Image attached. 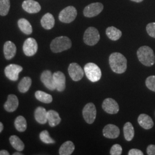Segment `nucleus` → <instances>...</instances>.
I'll list each match as a JSON object with an SVG mask.
<instances>
[{"mask_svg":"<svg viewBox=\"0 0 155 155\" xmlns=\"http://www.w3.org/2000/svg\"><path fill=\"white\" fill-rule=\"evenodd\" d=\"M38 49V45L36 40L32 38L27 39L23 45V51L27 56L35 55Z\"/></svg>","mask_w":155,"mask_h":155,"instance_id":"10","label":"nucleus"},{"mask_svg":"<svg viewBox=\"0 0 155 155\" xmlns=\"http://www.w3.org/2000/svg\"><path fill=\"white\" fill-rule=\"evenodd\" d=\"M129 155H143L144 153L141 150L138 149H132L130 150L129 153Z\"/></svg>","mask_w":155,"mask_h":155,"instance_id":"37","label":"nucleus"},{"mask_svg":"<svg viewBox=\"0 0 155 155\" xmlns=\"http://www.w3.org/2000/svg\"><path fill=\"white\" fill-rule=\"evenodd\" d=\"M70 77L74 81H79L83 78L84 71L82 68L76 63H71L68 68Z\"/></svg>","mask_w":155,"mask_h":155,"instance_id":"9","label":"nucleus"},{"mask_svg":"<svg viewBox=\"0 0 155 155\" xmlns=\"http://www.w3.org/2000/svg\"><path fill=\"white\" fill-rule=\"evenodd\" d=\"M0 155H9V153L6 150H1L0 151Z\"/></svg>","mask_w":155,"mask_h":155,"instance_id":"38","label":"nucleus"},{"mask_svg":"<svg viewBox=\"0 0 155 155\" xmlns=\"http://www.w3.org/2000/svg\"><path fill=\"white\" fill-rule=\"evenodd\" d=\"M77 16V11L76 8L72 6H69L61 11L59 15V19L62 22L70 23L72 22Z\"/></svg>","mask_w":155,"mask_h":155,"instance_id":"6","label":"nucleus"},{"mask_svg":"<svg viewBox=\"0 0 155 155\" xmlns=\"http://www.w3.org/2000/svg\"><path fill=\"white\" fill-rule=\"evenodd\" d=\"M10 9V0H0V15L6 16Z\"/></svg>","mask_w":155,"mask_h":155,"instance_id":"31","label":"nucleus"},{"mask_svg":"<svg viewBox=\"0 0 155 155\" xmlns=\"http://www.w3.org/2000/svg\"><path fill=\"white\" fill-rule=\"evenodd\" d=\"M100 35L97 29L94 27H89L84 33L83 41L86 45L93 46L100 41Z\"/></svg>","mask_w":155,"mask_h":155,"instance_id":"5","label":"nucleus"},{"mask_svg":"<svg viewBox=\"0 0 155 155\" xmlns=\"http://www.w3.org/2000/svg\"><path fill=\"white\" fill-rule=\"evenodd\" d=\"M56 89L62 92L66 89V77L61 71H56L53 74Z\"/></svg>","mask_w":155,"mask_h":155,"instance_id":"14","label":"nucleus"},{"mask_svg":"<svg viewBox=\"0 0 155 155\" xmlns=\"http://www.w3.org/2000/svg\"><path fill=\"white\" fill-rule=\"evenodd\" d=\"M130 1H133V2H142L143 0H130Z\"/></svg>","mask_w":155,"mask_h":155,"instance_id":"40","label":"nucleus"},{"mask_svg":"<svg viewBox=\"0 0 155 155\" xmlns=\"http://www.w3.org/2000/svg\"><path fill=\"white\" fill-rule=\"evenodd\" d=\"M35 118L40 124H45L47 121V111L43 107H38L35 111Z\"/></svg>","mask_w":155,"mask_h":155,"instance_id":"20","label":"nucleus"},{"mask_svg":"<svg viewBox=\"0 0 155 155\" xmlns=\"http://www.w3.org/2000/svg\"><path fill=\"white\" fill-rule=\"evenodd\" d=\"M47 121L50 127H55L61 123V118L57 111L50 110L47 111Z\"/></svg>","mask_w":155,"mask_h":155,"instance_id":"21","label":"nucleus"},{"mask_svg":"<svg viewBox=\"0 0 155 155\" xmlns=\"http://www.w3.org/2000/svg\"><path fill=\"white\" fill-rule=\"evenodd\" d=\"M109 64L113 72L123 74L127 68V60L126 58L119 52L112 53L109 56Z\"/></svg>","mask_w":155,"mask_h":155,"instance_id":"1","label":"nucleus"},{"mask_svg":"<svg viewBox=\"0 0 155 155\" xmlns=\"http://www.w3.org/2000/svg\"><path fill=\"white\" fill-rule=\"evenodd\" d=\"M18 25L22 32L26 35L32 33V27L30 22L25 18H21L18 21Z\"/></svg>","mask_w":155,"mask_h":155,"instance_id":"25","label":"nucleus"},{"mask_svg":"<svg viewBox=\"0 0 155 155\" xmlns=\"http://www.w3.org/2000/svg\"><path fill=\"white\" fill-rule=\"evenodd\" d=\"M137 55L140 61L145 66H152L155 63V55L153 51L148 46H142L137 51Z\"/></svg>","mask_w":155,"mask_h":155,"instance_id":"2","label":"nucleus"},{"mask_svg":"<svg viewBox=\"0 0 155 155\" xmlns=\"http://www.w3.org/2000/svg\"><path fill=\"white\" fill-rule=\"evenodd\" d=\"M102 107L104 110L110 114H117L120 109L116 101L110 98H106L104 101Z\"/></svg>","mask_w":155,"mask_h":155,"instance_id":"12","label":"nucleus"},{"mask_svg":"<svg viewBox=\"0 0 155 155\" xmlns=\"http://www.w3.org/2000/svg\"><path fill=\"white\" fill-rule=\"evenodd\" d=\"M3 129H4V125L2 122H0V133L2 131Z\"/></svg>","mask_w":155,"mask_h":155,"instance_id":"39","label":"nucleus"},{"mask_svg":"<svg viewBox=\"0 0 155 155\" xmlns=\"http://www.w3.org/2000/svg\"><path fill=\"white\" fill-rule=\"evenodd\" d=\"M31 84H32V79H31V78L28 77L23 78L18 84V89L20 91V92L22 93H25L29 90V89L31 87Z\"/></svg>","mask_w":155,"mask_h":155,"instance_id":"27","label":"nucleus"},{"mask_svg":"<svg viewBox=\"0 0 155 155\" xmlns=\"http://www.w3.org/2000/svg\"><path fill=\"white\" fill-rule=\"evenodd\" d=\"M16 53V46L11 41H6L4 45V54L6 59L11 60Z\"/></svg>","mask_w":155,"mask_h":155,"instance_id":"18","label":"nucleus"},{"mask_svg":"<svg viewBox=\"0 0 155 155\" xmlns=\"http://www.w3.org/2000/svg\"><path fill=\"white\" fill-rule=\"evenodd\" d=\"M15 125L18 132H24L27 127V124L25 118L21 116L17 117L15 121Z\"/></svg>","mask_w":155,"mask_h":155,"instance_id":"29","label":"nucleus"},{"mask_svg":"<svg viewBox=\"0 0 155 155\" xmlns=\"http://www.w3.org/2000/svg\"><path fill=\"white\" fill-rule=\"evenodd\" d=\"M82 114L86 122L89 124H93L97 116V110L94 104L90 102L86 104L83 108Z\"/></svg>","mask_w":155,"mask_h":155,"instance_id":"7","label":"nucleus"},{"mask_svg":"<svg viewBox=\"0 0 155 155\" xmlns=\"http://www.w3.org/2000/svg\"><path fill=\"white\" fill-rule=\"evenodd\" d=\"M22 7L25 11L29 13H36L41 10L39 2L34 0H25L22 2Z\"/></svg>","mask_w":155,"mask_h":155,"instance_id":"16","label":"nucleus"},{"mask_svg":"<svg viewBox=\"0 0 155 155\" xmlns=\"http://www.w3.org/2000/svg\"><path fill=\"white\" fill-rule=\"evenodd\" d=\"M106 33L107 36L113 41L118 40L122 36V32L114 27H109L107 28Z\"/></svg>","mask_w":155,"mask_h":155,"instance_id":"24","label":"nucleus"},{"mask_svg":"<svg viewBox=\"0 0 155 155\" xmlns=\"http://www.w3.org/2000/svg\"><path fill=\"white\" fill-rule=\"evenodd\" d=\"M104 5L100 2H95L86 6L83 10V15L86 17L97 16L103 11Z\"/></svg>","mask_w":155,"mask_h":155,"instance_id":"8","label":"nucleus"},{"mask_svg":"<svg viewBox=\"0 0 155 155\" xmlns=\"http://www.w3.org/2000/svg\"><path fill=\"white\" fill-rule=\"evenodd\" d=\"M84 71L88 79L92 82L99 81L102 77L100 67L94 63H87L84 67Z\"/></svg>","mask_w":155,"mask_h":155,"instance_id":"4","label":"nucleus"},{"mask_svg":"<svg viewBox=\"0 0 155 155\" xmlns=\"http://www.w3.org/2000/svg\"><path fill=\"white\" fill-rule=\"evenodd\" d=\"M75 150V145L72 141H67L62 144L59 149V155H70Z\"/></svg>","mask_w":155,"mask_h":155,"instance_id":"23","label":"nucleus"},{"mask_svg":"<svg viewBox=\"0 0 155 155\" xmlns=\"http://www.w3.org/2000/svg\"><path fill=\"white\" fill-rule=\"evenodd\" d=\"M147 153L148 155H155V145L150 144L148 146Z\"/></svg>","mask_w":155,"mask_h":155,"instance_id":"36","label":"nucleus"},{"mask_svg":"<svg viewBox=\"0 0 155 155\" xmlns=\"http://www.w3.org/2000/svg\"><path fill=\"white\" fill-rule=\"evenodd\" d=\"M145 84L148 89L155 92V75H152L147 78L145 81Z\"/></svg>","mask_w":155,"mask_h":155,"instance_id":"33","label":"nucleus"},{"mask_svg":"<svg viewBox=\"0 0 155 155\" xmlns=\"http://www.w3.org/2000/svg\"><path fill=\"white\" fill-rule=\"evenodd\" d=\"M18 100L16 95L10 94L8 97L7 101L4 105V108L8 112H13L18 106Z\"/></svg>","mask_w":155,"mask_h":155,"instance_id":"17","label":"nucleus"},{"mask_svg":"<svg viewBox=\"0 0 155 155\" xmlns=\"http://www.w3.org/2000/svg\"><path fill=\"white\" fill-rule=\"evenodd\" d=\"M35 97L39 101L45 104H50L52 102V95L42 91H37L35 93Z\"/></svg>","mask_w":155,"mask_h":155,"instance_id":"30","label":"nucleus"},{"mask_svg":"<svg viewBox=\"0 0 155 155\" xmlns=\"http://www.w3.org/2000/svg\"><path fill=\"white\" fill-rule=\"evenodd\" d=\"M22 154L21 153H20V152H15V153H14L13 155H22Z\"/></svg>","mask_w":155,"mask_h":155,"instance_id":"41","label":"nucleus"},{"mask_svg":"<svg viewBox=\"0 0 155 155\" xmlns=\"http://www.w3.org/2000/svg\"><path fill=\"white\" fill-rule=\"evenodd\" d=\"M71 46V41L68 37L59 36L52 41L50 45V48L53 52L59 53L70 49Z\"/></svg>","mask_w":155,"mask_h":155,"instance_id":"3","label":"nucleus"},{"mask_svg":"<svg viewBox=\"0 0 155 155\" xmlns=\"http://www.w3.org/2000/svg\"><path fill=\"white\" fill-rule=\"evenodd\" d=\"M124 137L127 141L132 140L134 136V129L132 124L130 122H127L124 127Z\"/></svg>","mask_w":155,"mask_h":155,"instance_id":"26","label":"nucleus"},{"mask_svg":"<svg viewBox=\"0 0 155 155\" xmlns=\"http://www.w3.org/2000/svg\"><path fill=\"white\" fill-rule=\"evenodd\" d=\"M147 32L150 37L155 38V22L148 24L146 27Z\"/></svg>","mask_w":155,"mask_h":155,"instance_id":"35","label":"nucleus"},{"mask_svg":"<svg viewBox=\"0 0 155 155\" xmlns=\"http://www.w3.org/2000/svg\"><path fill=\"white\" fill-rule=\"evenodd\" d=\"M22 71V67L19 65L11 64L6 67L4 70L6 77L12 81H16L18 79L20 72Z\"/></svg>","mask_w":155,"mask_h":155,"instance_id":"11","label":"nucleus"},{"mask_svg":"<svg viewBox=\"0 0 155 155\" xmlns=\"http://www.w3.org/2000/svg\"><path fill=\"white\" fill-rule=\"evenodd\" d=\"M120 133L119 127L113 124H108L103 129V134L107 139H116L119 136Z\"/></svg>","mask_w":155,"mask_h":155,"instance_id":"15","label":"nucleus"},{"mask_svg":"<svg viewBox=\"0 0 155 155\" xmlns=\"http://www.w3.org/2000/svg\"><path fill=\"white\" fill-rule=\"evenodd\" d=\"M40 139L45 144H54L55 141L50 137V134L47 130H43L40 133Z\"/></svg>","mask_w":155,"mask_h":155,"instance_id":"32","label":"nucleus"},{"mask_svg":"<svg viewBox=\"0 0 155 155\" xmlns=\"http://www.w3.org/2000/svg\"><path fill=\"white\" fill-rule=\"evenodd\" d=\"M40 79L42 83L48 89L51 91L55 90L56 87L54 83L53 74L50 70H45L42 72Z\"/></svg>","mask_w":155,"mask_h":155,"instance_id":"13","label":"nucleus"},{"mask_svg":"<svg viewBox=\"0 0 155 155\" xmlns=\"http://www.w3.org/2000/svg\"><path fill=\"white\" fill-rule=\"evenodd\" d=\"M41 24L45 29H51L55 25V18L52 14L47 13L45 15L41 20Z\"/></svg>","mask_w":155,"mask_h":155,"instance_id":"22","label":"nucleus"},{"mask_svg":"<svg viewBox=\"0 0 155 155\" xmlns=\"http://www.w3.org/2000/svg\"><path fill=\"white\" fill-rule=\"evenodd\" d=\"M139 125L144 129L148 130L152 128L154 123L150 117L145 114H141L138 117Z\"/></svg>","mask_w":155,"mask_h":155,"instance_id":"19","label":"nucleus"},{"mask_svg":"<svg viewBox=\"0 0 155 155\" xmlns=\"http://www.w3.org/2000/svg\"><path fill=\"white\" fill-rule=\"evenodd\" d=\"M122 151V147L120 144H114L111 148L110 153L111 155H121Z\"/></svg>","mask_w":155,"mask_h":155,"instance_id":"34","label":"nucleus"},{"mask_svg":"<svg viewBox=\"0 0 155 155\" xmlns=\"http://www.w3.org/2000/svg\"><path fill=\"white\" fill-rule=\"evenodd\" d=\"M9 141L13 148H15L17 151L21 152L24 149L25 145L24 143L17 136L13 135L11 136V137L9 138Z\"/></svg>","mask_w":155,"mask_h":155,"instance_id":"28","label":"nucleus"}]
</instances>
